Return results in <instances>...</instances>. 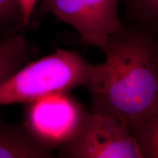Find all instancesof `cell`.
I'll return each instance as SVG.
<instances>
[{
	"mask_svg": "<svg viewBox=\"0 0 158 158\" xmlns=\"http://www.w3.org/2000/svg\"><path fill=\"white\" fill-rule=\"evenodd\" d=\"M52 149L27 126L0 119V158L51 157Z\"/></svg>",
	"mask_w": 158,
	"mask_h": 158,
	"instance_id": "8992f818",
	"label": "cell"
},
{
	"mask_svg": "<svg viewBox=\"0 0 158 158\" xmlns=\"http://www.w3.org/2000/svg\"><path fill=\"white\" fill-rule=\"evenodd\" d=\"M29 104L27 128L52 149L68 141L84 110L67 93L49 94Z\"/></svg>",
	"mask_w": 158,
	"mask_h": 158,
	"instance_id": "5b68a950",
	"label": "cell"
},
{
	"mask_svg": "<svg viewBox=\"0 0 158 158\" xmlns=\"http://www.w3.org/2000/svg\"><path fill=\"white\" fill-rule=\"evenodd\" d=\"M59 149L70 158H142L127 122L109 112L84 110L78 125Z\"/></svg>",
	"mask_w": 158,
	"mask_h": 158,
	"instance_id": "3957f363",
	"label": "cell"
},
{
	"mask_svg": "<svg viewBox=\"0 0 158 158\" xmlns=\"http://www.w3.org/2000/svg\"><path fill=\"white\" fill-rule=\"evenodd\" d=\"M94 66L75 51L59 49L28 63L0 84V106L30 103L49 94L86 87Z\"/></svg>",
	"mask_w": 158,
	"mask_h": 158,
	"instance_id": "7a4b0ae2",
	"label": "cell"
},
{
	"mask_svg": "<svg viewBox=\"0 0 158 158\" xmlns=\"http://www.w3.org/2000/svg\"><path fill=\"white\" fill-rule=\"evenodd\" d=\"M119 0H44L45 10L68 23L85 44L104 51L109 37L124 27Z\"/></svg>",
	"mask_w": 158,
	"mask_h": 158,
	"instance_id": "277c9868",
	"label": "cell"
},
{
	"mask_svg": "<svg viewBox=\"0 0 158 158\" xmlns=\"http://www.w3.org/2000/svg\"><path fill=\"white\" fill-rule=\"evenodd\" d=\"M17 10L20 12L19 0H0V25L10 21Z\"/></svg>",
	"mask_w": 158,
	"mask_h": 158,
	"instance_id": "30bf717a",
	"label": "cell"
},
{
	"mask_svg": "<svg viewBox=\"0 0 158 158\" xmlns=\"http://www.w3.org/2000/svg\"><path fill=\"white\" fill-rule=\"evenodd\" d=\"M128 127L142 158H158V107Z\"/></svg>",
	"mask_w": 158,
	"mask_h": 158,
	"instance_id": "ba28073f",
	"label": "cell"
},
{
	"mask_svg": "<svg viewBox=\"0 0 158 158\" xmlns=\"http://www.w3.org/2000/svg\"><path fill=\"white\" fill-rule=\"evenodd\" d=\"M19 1L21 21L23 24L27 25L30 21L37 0H19Z\"/></svg>",
	"mask_w": 158,
	"mask_h": 158,
	"instance_id": "8fae6325",
	"label": "cell"
},
{
	"mask_svg": "<svg viewBox=\"0 0 158 158\" xmlns=\"http://www.w3.org/2000/svg\"><path fill=\"white\" fill-rule=\"evenodd\" d=\"M129 14L136 25L158 35V0H124Z\"/></svg>",
	"mask_w": 158,
	"mask_h": 158,
	"instance_id": "9c48e42d",
	"label": "cell"
},
{
	"mask_svg": "<svg viewBox=\"0 0 158 158\" xmlns=\"http://www.w3.org/2000/svg\"><path fill=\"white\" fill-rule=\"evenodd\" d=\"M157 51H158V40H157Z\"/></svg>",
	"mask_w": 158,
	"mask_h": 158,
	"instance_id": "7c38bea8",
	"label": "cell"
},
{
	"mask_svg": "<svg viewBox=\"0 0 158 158\" xmlns=\"http://www.w3.org/2000/svg\"><path fill=\"white\" fill-rule=\"evenodd\" d=\"M31 51L22 35L0 38V84L28 64Z\"/></svg>",
	"mask_w": 158,
	"mask_h": 158,
	"instance_id": "52a82bcc",
	"label": "cell"
},
{
	"mask_svg": "<svg viewBox=\"0 0 158 158\" xmlns=\"http://www.w3.org/2000/svg\"><path fill=\"white\" fill-rule=\"evenodd\" d=\"M158 35L139 25L111 35L105 62L94 64L86 88L91 110L109 112L128 124L158 107Z\"/></svg>",
	"mask_w": 158,
	"mask_h": 158,
	"instance_id": "6da1fadb",
	"label": "cell"
}]
</instances>
